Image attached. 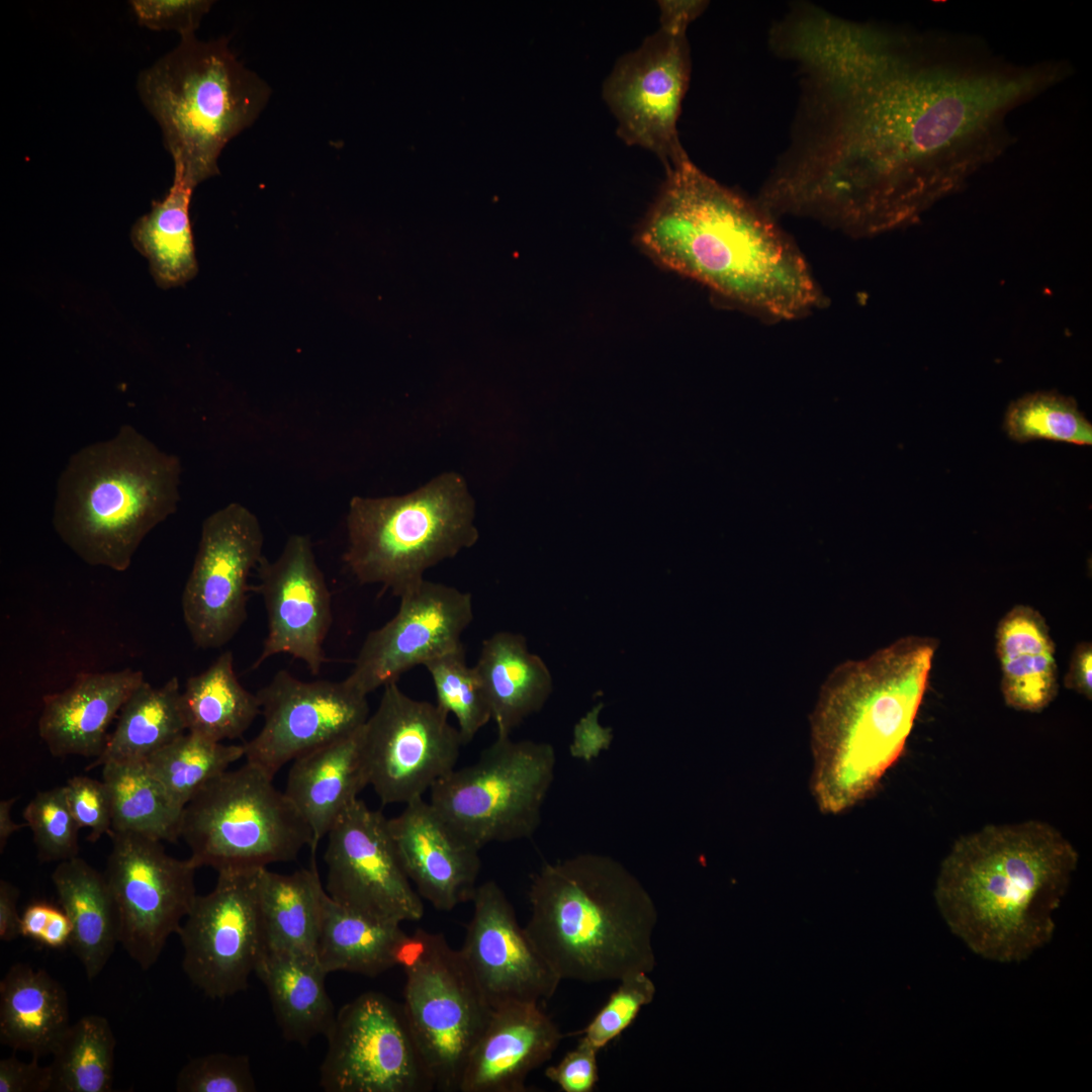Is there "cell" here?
Instances as JSON below:
<instances>
[{
  "label": "cell",
  "mask_w": 1092,
  "mask_h": 1092,
  "mask_svg": "<svg viewBox=\"0 0 1092 1092\" xmlns=\"http://www.w3.org/2000/svg\"><path fill=\"white\" fill-rule=\"evenodd\" d=\"M767 44L795 69L789 142L759 190L778 217L851 238L916 222L1014 143L1007 120L1072 76L983 39L840 16L800 1Z\"/></svg>",
  "instance_id": "cell-1"
},
{
  "label": "cell",
  "mask_w": 1092,
  "mask_h": 1092,
  "mask_svg": "<svg viewBox=\"0 0 1092 1092\" xmlns=\"http://www.w3.org/2000/svg\"><path fill=\"white\" fill-rule=\"evenodd\" d=\"M637 241L659 264L763 317L792 321L826 303L779 219L688 155L667 171Z\"/></svg>",
  "instance_id": "cell-2"
},
{
  "label": "cell",
  "mask_w": 1092,
  "mask_h": 1092,
  "mask_svg": "<svg viewBox=\"0 0 1092 1092\" xmlns=\"http://www.w3.org/2000/svg\"><path fill=\"white\" fill-rule=\"evenodd\" d=\"M1078 861L1072 842L1046 822L987 825L960 837L942 859L935 904L973 952L1019 963L1052 939Z\"/></svg>",
  "instance_id": "cell-3"
},
{
  "label": "cell",
  "mask_w": 1092,
  "mask_h": 1092,
  "mask_svg": "<svg viewBox=\"0 0 1092 1092\" xmlns=\"http://www.w3.org/2000/svg\"><path fill=\"white\" fill-rule=\"evenodd\" d=\"M936 648L933 638L909 635L829 673L810 718L811 792L822 813L855 806L897 761Z\"/></svg>",
  "instance_id": "cell-4"
},
{
  "label": "cell",
  "mask_w": 1092,
  "mask_h": 1092,
  "mask_svg": "<svg viewBox=\"0 0 1092 1092\" xmlns=\"http://www.w3.org/2000/svg\"><path fill=\"white\" fill-rule=\"evenodd\" d=\"M528 899L527 934L561 981L619 982L654 970V900L614 857L583 852L546 862Z\"/></svg>",
  "instance_id": "cell-5"
},
{
  "label": "cell",
  "mask_w": 1092,
  "mask_h": 1092,
  "mask_svg": "<svg viewBox=\"0 0 1092 1092\" xmlns=\"http://www.w3.org/2000/svg\"><path fill=\"white\" fill-rule=\"evenodd\" d=\"M181 463L134 427L75 452L62 471L53 526L84 562L125 571L144 538L175 513Z\"/></svg>",
  "instance_id": "cell-6"
},
{
  "label": "cell",
  "mask_w": 1092,
  "mask_h": 1092,
  "mask_svg": "<svg viewBox=\"0 0 1092 1092\" xmlns=\"http://www.w3.org/2000/svg\"><path fill=\"white\" fill-rule=\"evenodd\" d=\"M138 90L162 129L174 172L192 188L219 173L221 151L256 121L271 95L225 38L195 34L143 71Z\"/></svg>",
  "instance_id": "cell-7"
},
{
  "label": "cell",
  "mask_w": 1092,
  "mask_h": 1092,
  "mask_svg": "<svg viewBox=\"0 0 1092 1092\" xmlns=\"http://www.w3.org/2000/svg\"><path fill=\"white\" fill-rule=\"evenodd\" d=\"M474 517V500L455 472L400 496H354L343 559L361 584H381L399 597L427 569L476 543Z\"/></svg>",
  "instance_id": "cell-8"
},
{
  "label": "cell",
  "mask_w": 1092,
  "mask_h": 1092,
  "mask_svg": "<svg viewBox=\"0 0 1092 1092\" xmlns=\"http://www.w3.org/2000/svg\"><path fill=\"white\" fill-rule=\"evenodd\" d=\"M181 837L197 869L217 873L290 862L312 842L307 823L273 777L248 761L215 778L186 805Z\"/></svg>",
  "instance_id": "cell-9"
},
{
  "label": "cell",
  "mask_w": 1092,
  "mask_h": 1092,
  "mask_svg": "<svg viewBox=\"0 0 1092 1092\" xmlns=\"http://www.w3.org/2000/svg\"><path fill=\"white\" fill-rule=\"evenodd\" d=\"M402 1009L435 1090L458 1091L492 1009L459 949L444 934L418 928L403 946Z\"/></svg>",
  "instance_id": "cell-10"
},
{
  "label": "cell",
  "mask_w": 1092,
  "mask_h": 1092,
  "mask_svg": "<svg viewBox=\"0 0 1092 1092\" xmlns=\"http://www.w3.org/2000/svg\"><path fill=\"white\" fill-rule=\"evenodd\" d=\"M553 746L499 736L470 765L436 783L430 803L480 849L531 837L554 780Z\"/></svg>",
  "instance_id": "cell-11"
},
{
  "label": "cell",
  "mask_w": 1092,
  "mask_h": 1092,
  "mask_svg": "<svg viewBox=\"0 0 1092 1092\" xmlns=\"http://www.w3.org/2000/svg\"><path fill=\"white\" fill-rule=\"evenodd\" d=\"M108 835L112 846L104 876L116 907L118 941L147 971L194 903L197 867L190 857L169 855L160 840L112 830Z\"/></svg>",
  "instance_id": "cell-12"
},
{
  "label": "cell",
  "mask_w": 1092,
  "mask_h": 1092,
  "mask_svg": "<svg viewBox=\"0 0 1092 1092\" xmlns=\"http://www.w3.org/2000/svg\"><path fill=\"white\" fill-rule=\"evenodd\" d=\"M369 785L382 804H407L451 772L463 744L437 704L391 682L362 729Z\"/></svg>",
  "instance_id": "cell-13"
},
{
  "label": "cell",
  "mask_w": 1092,
  "mask_h": 1092,
  "mask_svg": "<svg viewBox=\"0 0 1092 1092\" xmlns=\"http://www.w3.org/2000/svg\"><path fill=\"white\" fill-rule=\"evenodd\" d=\"M320 1068L327 1092L435 1090L402 1005L382 993H362L337 1013Z\"/></svg>",
  "instance_id": "cell-14"
},
{
  "label": "cell",
  "mask_w": 1092,
  "mask_h": 1092,
  "mask_svg": "<svg viewBox=\"0 0 1092 1092\" xmlns=\"http://www.w3.org/2000/svg\"><path fill=\"white\" fill-rule=\"evenodd\" d=\"M257 516L230 503L207 516L181 597L183 620L196 647L219 648L247 619L249 576L263 557Z\"/></svg>",
  "instance_id": "cell-15"
},
{
  "label": "cell",
  "mask_w": 1092,
  "mask_h": 1092,
  "mask_svg": "<svg viewBox=\"0 0 1092 1092\" xmlns=\"http://www.w3.org/2000/svg\"><path fill=\"white\" fill-rule=\"evenodd\" d=\"M257 872L217 873L214 888L196 896L177 933L183 972L211 999L245 991L266 951Z\"/></svg>",
  "instance_id": "cell-16"
},
{
  "label": "cell",
  "mask_w": 1092,
  "mask_h": 1092,
  "mask_svg": "<svg viewBox=\"0 0 1092 1092\" xmlns=\"http://www.w3.org/2000/svg\"><path fill=\"white\" fill-rule=\"evenodd\" d=\"M326 892L339 905L383 922L419 921L423 899L407 878L387 818L357 799L327 834Z\"/></svg>",
  "instance_id": "cell-17"
},
{
  "label": "cell",
  "mask_w": 1092,
  "mask_h": 1092,
  "mask_svg": "<svg viewBox=\"0 0 1092 1092\" xmlns=\"http://www.w3.org/2000/svg\"><path fill=\"white\" fill-rule=\"evenodd\" d=\"M690 73L686 33L659 28L617 63L604 85L618 134L628 145L652 151L667 171L687 156L676 123Z\"/></svg>",
  "instance_id": "cell-18"
},
{
  "label": "cell",
  "mask_w": 1092,
  "mask_h": 1092,
  "mask_svg": "<svg viewBox=\"0 0 1092 1092\" xmlns=\"http://www.w3.org/2000/svg\"><path fill=\"white\" fill-rule=\"evenodd\" d=\"M397 613L366 636L344 681L367 696L417 665L464 647L473 619L469 593L422 579L399 596Z\"/></svg>",
  "instance_id": "cell-19"
},
{
  "label": "cell",
  "mask_w": 1092,
  "mask_h": 1092,
  "mask_svg": "<svg viewBox=\"0 0 1092 1092\" xmlns=\"http://www.w3.org/2000/svg\"><path fill=\"white\" fill-rule=\"evenodd\" d=\"M264 723L246 742V761L273 777L287 762L360 729L369 717L367 696L344 680L303 681L279 670L257 693Z\"/></svg>",
  "instance_id": "cell-20"
},
{
  "label": "cell",
  "mask_w": 1092,
  "mask_h": 1092,
  "mask_svg": "<svg viewBox=\"0 0 1092 1092\" xmlns=\"http://www.w3.org/2000/svg\"><path fill=\"white\" fill-rule=\"evenodd\" d=\"M460 953L491 1009L550 999L561 980L518 921L494 881L478 885Z\"/></svg>",
  "instance_id": "cell-21"
},
{
  "label": "cell",
  "mask_w": 1092,
  "mask_h": 1092,
  "mask_svg": "<svg viewBox=\"0 0 1092 1092\" xmlns=\"http://www.w3.org/2000/svg\"><path fill=\"white\" fill-rule=\"evenodd\" d=\"M258 592L268 617V634L253 667L277 654L303 661L318 674L326 661L324 641L332 623L331 595L310 538L293 534L273 561L257 567Z\"/></svg>",
  "instance_id": "cell-22"
},
{
  "label": "cell",
  "mask_w": 1092,
  "mask_h": 1092,
  "mask_svg": "<svg viewBox=\"0 0 1092 1092\" xmlns=\"http://www.w3.org/2000/svg\"><path fill=\"white\" fill-rule=\"evenodd\" d=\"M401 866L422 899L439 911L471 902L478 887L480 848L424 798L387 819Z\"/></svg>",
  "instance_id": "cell-23"
},
{
  "label": "cell",
  "mask_w": 1092,
  "mask_h": 1092,
  "mask_svg": "<svg viewBox=\"0 0 1092 1092\" xmlns=\"http://www.w3.org/2000/svg\"><path fill=\"white\" fill-rule=\"evenodd\" d=\"M566 1035L537 1002L492 1010L465 1064L459 1092H524L531 1072L545 1064Z\"/></svg>",
  "instance_id": "cell-24"
},
{
  "label": "cell",
  "mask_w": 1092,
  "mask_h": 1092,
  "mask_svg": "<svg viewBox=\"0 0 1092 1092\" xmlns=\"http://www.w3.org/2000/svg\"><path fill=\"white\" fill-rule=\"evenodd\" d=\"M144 680L132 668L81 672L64 691L46 696L37 728L51 754L97 758L109 724Z\"/></svg>",
  "instance_id": "cell-25"
},
{
  "label": "cell",
  "mask_w": 1092,
  "mask_h": 1092,
  "mask_svg": "<svg viewBox=\"0 0 1092 1092\" xmlns=\"http://www.w3.org/2000/svg\"><path fill=\"white\" fill-rule=\"evenodd\" d=\"M362 729L300 755L290 766L284 794L311 831L312 855L336 821L369 785Z\"/></svg>",
  "instance_id": "cell-26"
},
{
  "label": "cell",
  "mask_w": 1092,
  "mask_h": 1092,
  "mask_svg": "<svg viewBox=\"0 0 1092 1092\" xmlns=\"http://www.w3.org/2000/svg\"><path fill=\"white\" fill-rule=\"evenodd\" d=\"M995 649L1005 704L1029 713L1045 709L1059 681L1055 643L1042 615L1026 605L1011 608L998 622Z\"/></svg>",
  "instance_id": "cell-27"
},
{
  "label": "cell",
  "mask_w": 1092,
  "mask_h": 1092,
  "mask_svg": "<svg viewBox=\"0 0 1092 1092\" xmlns=\"http://www.w3.org/2000/svg\"><path fill=\"white\" fill-rule=\"evenodd\" d=\"M64 987L46 970L16 963L0 982V1042L31 1058L52 1055L69 1027Z\"/></svg>",
  "instance_id": "cell-28"
},
{
  "label": "cell",
  "mask_w": 1092,
  "mask_h": 1092,
  "mask_svg": "<svg viewBox=\"0 0 1092 1092\" xmlns=\"http://www.w3.org/2000/svg\"><path fill=\"white\" fill-rule=\"evenodd\" d=\"M487 694L497 735L511 732L538 712L552 691L543 660L529 652L525 637L499 631L482 642L474 665Z\"/></svg>",
  "instance_id": "cell-29"
},
{
  "label": "cell",
  "mask_w": 1092,
  "mask_h": 1092,
  "mask_svg": "<svg viewBox=\"0 0 1092 1092\" xmlns=\"http://www.w3.org/2000/svg\"><path fill=\"white\" fill-rule=\"evenodd\" d=\"M52 881L61 908L72 923L69 945L92 981L119 943L117 912L106 878L76 856L60 861Z\"/></svg>",
  "instance_id": "cell-30"
},
{
  "label": "cell",
  "mask_w": 1092,
  "mask_h": 1092,
  "mask_svg": "<svg viewBox=\"0 0 1092 1092\" xmlns=\"http://www.w3.org/2000/svg\"><path fill=\"white\" fill-rule=\"evenodd\" d=\"M257 891L266 951L317 958L327 892L314 857L292 874L258 870Z\"/></svg>",
  "instance_id": "cell-31"
},
{
  "label": "cell",
  "mask_w": 1092,
  "mask_h": 1092,
  "mask_svg": "<svg viewBox=\"0 0 1092 1092\" xmlns=\"http://www.w3.org/2000/svg\"><path fill=\"white\" fill-rule=\"evenodd\" d=\"M255 974L265 986L282 1035L306 1045L327 1036L337 1013L317 958L265 951Z\"/></svg>",
  "instance_id": "cell-32"
},
{
  "label": "cell",
  "mask_w": 1092,
  "mask_h": 1092,
  "mask_svg": "<svg viewBox=\"0 0 1092 1092\" xmlns=\"http://www.w3.org/2000/svg\"><path fill=\"white\" fill-rule=\"evenodd\" d=\"M400 925L351 911L326 894L317 960L328 974L342 971L377 977L399 966L401 950L410 937Z\"/></svg>",
  "instance_id": "cell-33"
},
{
  "label": "cell",
  "mask_w": 1092,
  "mask_h": 1092,
  "mask_svg": "<svg viewBox=\"0 0 1092 1092\" xmlns=\"http://www.w3.org/2000/svg\"><path fill=\"white\" fill-rule=\"evenodd\" d=\"M177 676L156 688L144 680L122 706L103 752L87 769L110 761H144L187 731Z\"/></svg>",
  "instance_id": "cell-34"
},
{
  "label": "cell",
  "mask_w": 1092,
  "mask_h": 1092,
  "mask_svg": "<svg viewBox=\"0 0 1092 1092\" xmlns=\"http://www.w3.org/2000/svg\"><path fill=\"white\" fill-rule=\"evenodd\" d=\"M174 172L167 195L154 201L150 212L132 226L131 242L149 261L150 271L161 288L179 286L197 273L189 206L193 192Z\"/></svg>",
  "instance_id": "cell-35"
},
{
  "label": "cell",
  "mask_w": 1092,
  "mask_h": 1092,
  "mask_svg": "<svg viewBox=\"0 0 1092 1092\" xmlns=\"http://www.w3.org/2000/svg\"><path fill=\"white\" fill-rule=\"evenodd\" d=\"M181 701L187 731L217 742L242 737L261 713L257 694L239 681L230 650L187 679Z\"/></svg>",
  "instance_id": "cell-36"
},
{
  "label": "cell",
  "mask_w": 1092,
  "mask_h": 1092,
  "mask_svg": "<svg viewBox=\"0 0 1092 1092\" xmlns=\"http://www.w3.org/2000/svg\"><path fill=\"white\" fill-rule=\"evenodd\" d=\"M102 782L111 804L112 831L169 842L181 837L184 809L172 802L143 761L107 762Z\"/></svg>",
  "instance_id": "cell-37"
},
{
  "label": "cell",
  "mask_w": 1092,
  "mask_h": 1092,
  "mask_svg": "<svg viewBox=\"0 0 1092 1092\" xmlns=\"http://www.w3.org/2000/svg\"><path fill=\"white\" fill-rule=\"evenodd\" d=\"M115 1045L104 1016L89 1014L70 1024L52 1053V1092H110Z\"/></svg>",
  "instance_id": "cell-38"
},
{
  "label": "cell",
  "mask_w": 1092,
  "mask_h": 1092,
  "mask_svg": "<svg viewBox=\"0 0 1092 1092\" xmlns=\"http://www.w3.org/2000/svg\"><path fill=\"white\" fill-rule=\"evenodd\" d=\"M242 757L244 745L223 744L187 731L143 762L172 802L184 809L207 784Z\"/></svg>",
  "instance_id": "cell-39"
},
{
  "label": "cell",
  "mask_w": 1092,
  "mask_h": 1092,
  "mask_svg": "<svg viewBox=\"0 0 1092 1092\" xmlns=\"http://www.w3.org/2000/svg\"><path fill=\"white\" fill-rule=\"evenodd\" d=\"M1004 429L1016 442L1043 439L1075 445H1091L1092 425L1073 397L1054 391H1037L1012 402Z\"/></svg>",
  "instance_id": "cell-40"
},
{
  "label": "cell",
  "mask_w": 1092,
  "mask_h": 1092,
  "mask_svg": "<svg viewBox=\"0 0 1092 1092\" xmlns=\"http://www.w3.org/2000/svg\"><path fill=\"white\" fill-rule=\"evenodd\" d=\"M424 666L431 675L437 706L455 716L462 742L467 744L492 717L480 676L465 661L464 647L434 658Z\"/></svg>",
  "instance_id": "cell-41"
},
{
  "label": "cell",
  "mask_w": 1092,
  "mask_h": 1092,
  "mask_svg": "<svg viewBox=\"0 0 1092 1092\" xmlns=\"http://www.w3.org/2000/svg\"><path fill=\"white\" fill-rule=\"evenodd\" d=\"M31 829L37 858L63 861L78 856L79 829L66 797L65 787L37 792L23 810Z\"/></svg>",
  "instance_id": "cell-42"
},
{
  "label": "cell",
  "mask_w": 1092,
  "mask_h": 1092,
  "mask_svg": "<svg viewBox=\"0 0 1092 1092\" xmlns=\"http://www.w3.org/2000/svg\"><path fill=\"white\" fill-rule=\"evenodd\" d=\"M617 990L579 1032L598 1051L632 1024L643 1006L650 1004L656 987L648 973H636L619 981Z\"/></svg>",
  "instance_id": "cell-43"
},
{
  "label": "cell",
  "mask_w": 1092,
  "mask_h": 1092,
  "mask_svg": "<svg viewBox=\"0 0 1092 1092\" xmlns=\"http://www.w3.org/2000/svg\"><path fill=\"white\" fill-rule=\"evenodd\" d=\"M178 1092H255L256 1082L246 1055L208 1054L191 1059L177 1075Z\"/></svg>",
  "instance_id": "cell-44"
},
{
  "label": "cell",
  "mask_w": 1092,
  "mask_h": 1092,
  "mask_svg": "<svg viewBox=\"0 0 1092 1092\" xmlns=\"http://www.w3.org/2000/svg\"><path fill=\"white\" fill-rule=\"evenodd\" d=\"M70 810L80 826L89 830L88 840L97 841L112 829L111 804L102 781L75 776L66 783Z\"/></svg>",
  "instance_id": "cell-45"
},
{
  "label": "cell",
  "mask_w": 1092,
  "mask_h": 1092,
  "mask_svg": "<svg viewBox=\"0 0 1092 1092\" xmlns=\"http://www.w3.org/2000/svg\"><path fill=\"white\" fill-rule=\"evenodd\" d=\"M129 3L141 25L153 30H175L184 37L194 34L213 1L133 0Z\"/></svg>",
  "instance_id": "cell-46"
},
{
  "label": "cell",
  "mask_w": 1092,
  "mask_h": 1092,
  "mask_svg": "<svg viewBox=\"0 0 1092 1092\" xmlns=\"http://www.w3.org/2000/svg\"><path fill=\"white\" fill-rule=\"evenodd\" d=\"M599 1051L583 1037L558 1064L545 1070L548 1080L564 1092H590L599 1081Z\"/></svg>",
  "instance_id": "cell-47"
},
{
  "label": "cell",
  "mask_w": 1092,
  "mask_h": 1092,
  "mask_svg": "<svg viewBox=\"0 0 1092 1092\" xmlns=\"http://www.w3.org/2000/svg\"><path fill=\"white\" fill-rule=\"evenodd\" d=\"M38 1059L23 1062L11 1056L0 1061V1092H52L51 1066Z\"/></svg>",
  "instance_id": "cell-48"
},
{
  "label": "cell",
  "mask_w": 1092,
  "mask_h": 1092,
  "mask_svg": "<svg viewBox=\"0 0 1092 1092\" xmlns=\"http://www.w3.org/2000/svg\"><path fill=\"white\" fill-rule=\"evenodd\" d=\"M597 713L588 714L575 726L570 753L573 757L589 761L609 746L611 735L596 721Z\"/></svg>",
  "instance_id": "cell-49"
},
{
  "label": "cell",
  "mask_w": 1092,
  "mask_h": 1092,
  "mask_svg": "<svg viewBox=\"0 0 1092 1092\" xmlns=\"http://www.w3.org/2000/svg\"><path fill=\"white\" fill-rule=\"evenodd\" d=\"M1092 646L1090 642L1079 643L1073 650L1065 675L1067 689L1091 700L1092 697Z\"/></svg>",
  "instance_id": "cell-50"
},
{
  "label": "cell",
  "mask_w": 1092,
  "mask_h": 1092,
  "mask_svg": "<svg viewBox=\"0 0 1092 1092\" xmlns=\"http://www.w3.org/2000/svg\"><path fill=\"white\" fill-rule=\"evenodd\" d=\"M660 28L671 33H686L692 21L706 9V1H659Z\"/></svg>",
  "instance_id": "cell-51"
},
{
  "label": "cell",
  "mask_w": 1092,
  "mask_h": 1092,
  "mask_svg": "<svg viewBox=\"0 0 1092 1092\" xmlns=\"http://www.w3.org/2000/svg\"><path fill=\"white\" fill-rule=\"evenodd\" d=\"M19 890L8 881H0V940L9 942L20 936V920L17 911Z\"/></svg>",
  "instance_id": "cell-52"
},
{
  "label": "cell",
  "mask_w": 1092,
  "mask_h": 1092,
  "mask_svg": "<svg viewBox=\"0 0 1092 1092\" xmlns=\"http://www.w3.org/2000/svg\"><path fill=\"white\" fill-rule=\"evenodd\" d=\"M54 907L47 902L29 904L21 915L20 935L39 942Z\"/></svg>",
  "instance_id": "cell-53"
},
{
  "label": "cell",
  "mask_w": 1092,
  "mask_h": 1092,
  "mask_svg": "<svg viewBox=\"0 0 1092 1092\" xmlns=\"http://www.w3.org/2000/svg\"><path fill=\"white\" fill-rule=\"evenodd\" d=\"M72 930V923L64 910L54 907L38 943L50 948L64 947L70 943Z\"/></svg>",
  "instance_id": "cell-54"
},
{
  "label": "cell",
  "mask_w": 1092,
  "mask_h": 1092,
  "mask_svg": "<svg viewBox=\"0 0 1092 1092\" xmlns=\"http://www.w3.org/2000/svg\"><path fill=\"white\" fill-rule=\"evenodd\" d=\"M17 798H10L0 802V852H3L8 838L17 830L27 826L26 823L17 824L12 820L11 809Z\"/></svg>",
  "instance_id": "cell-55"
}]
</instances>
